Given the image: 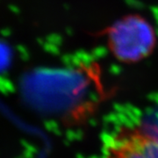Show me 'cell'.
<instances>
[{
	"label": "cell",
	"mask_w": 158,
	"mask_h": 158,
	"mask_svg": "<svg viewBox=\"0 0 158 158\" xmlns=\"http://www.w3.org/2000/svg\"><path fill=\"white\" fill-rule=\"evenodd\" d=\"M108 48L118 62L133 64L146 59L156 46L153 25L140 14H127L106 28Z\"/></svg>",
	"instance_id": "obj_1"
},
{
	"label": "cell",
	"mask_w": 158,
	"mask_h": 158,
	"mask_svg": "<svg viewBox=\"0 0 158 158\" xmlns=\"http://www.w3.org/2000/svg\"><path fill=\"white\" fill-rule=\"evenodd\" d=\"M106 158H158V138L146 130H121L111 141Z\"/></svg>",
	"instance_id": "obj_2"
}]
</instances>
